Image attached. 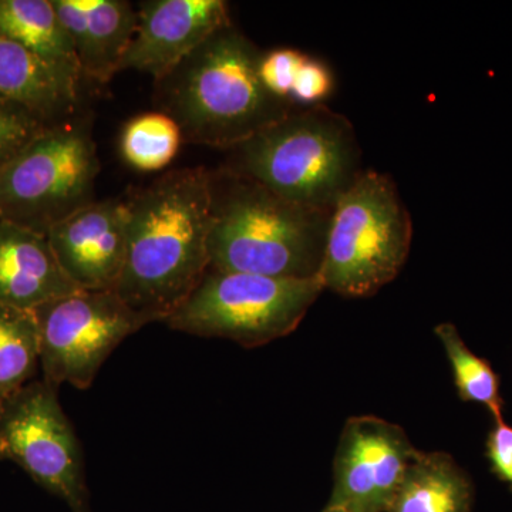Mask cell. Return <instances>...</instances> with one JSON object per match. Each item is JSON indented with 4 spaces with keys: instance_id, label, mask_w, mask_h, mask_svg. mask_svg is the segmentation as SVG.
I'll use <instances>...</instances> for the list:
<instances>
[{
    "instance_id": "1",
    "label": "cell",
    "mask_w": 512,
    "mask_h": 512,
    "mask_svg": "<svg viewBox=\"0 0 512 512\" xmlns=\"http://www.w3.org/2000/svg\"><path fill=\"white\" fill-rule=\"evenodd\" d=\"M126 201L127 255L116 292L151 323L165 322L210 269L211 171H168Z\"/></svg>"
},
{
    "instance_id": "2",
    "label": "cell",
    "mask_w": 512,
    "mask_h": 512,
    "mask_svg": "<svg viewBox=\"0 0 512 512\" xmlns=\"http://www.w3.org/2000/svg\"><path fill=\"white\" fill-rule=\"evenodd\" d=\"M261 55L234 23L225 26L154 83L158 111L178 124L184 143L224 151L245 143L298 107L266 90Z\"/></svg>"
},
{
    "instance_id": "3",
    "label": "cell",
    "mask_w": 512,
    "mask_h": 512,
    "mask_svg": "<svg viewBox=\"0 0 512 512\" xmlns=\"http://www.w3.org/2000/svg\"><path fill=\"white\" fill-rule=\"evenodd\" d=\"M330 212L285 200L228 168L211 171L210 268L319 278Z\"/></svg>"
},
{
    "instance_id": "4",
    "label": "cell",
    "mask_w": 512,
    "mask_h": 512,
    "mask_svg": "<svg viewBox=\"0 0 512 512\" xmlns=\"http://www.w3.org/2000/svg\"><path fill=\"white\" fill-rule=\"evenodd\" d=\"M227 153L228 170L315 210L332 211L363 171L355 127L323 104L296 107Z\"/></svg>"
},
{
    "instance_id": "5",
    "label": "cell",
    "mask_w": 512,
    "mask_h": 512,
    "mask_svg": "<svg viewBox=\"0 0 512 512\" xmlns=\"http://www.w3.org/2000/svg\"><path fill=\"white\" fill-rule=\"evenodd\" d=\"M412 239V217L393 178L363 170L330 212L323 288L345 298L376 295L402 271Z\"/></svg>"
},
{
    "instance_id": "6",
    "label": "cell",
    "mask_w": 512,
    "mask_h": 512,
    "mask_svg": "<svg viewBox=\"0 0 512 512\" xmlns=\"http://www.w3.org/2000/svg\"><path fill=\"white\" fill-rule=\"evenodd\" d=\"M100 168L89 119L47 127L0 168V221L47 235L96 201Z\"/></svg>"
},
{
    "instance_id": "7",
    "label": "cell",
    "mask_w": 512,
    "mask_h": 512,
    "mask_svg": "<svg viewBox=\"0 0 512 512\" xmlns=\"http://www.w3.org/2000/svg\"><path fill=\"white\" fill-rule=\"evenodd\" d=\"M323 291L319 278H271L210 268L164 323L188 335L259 348L298 329Z\"/></svg>"
},
{
    "instance_id": "8",
    "label": "cell",
    "mask_w": 512,
    "mask_h": 512,
    "mask_svg": "<svg viewBox=\"0 0 512 512\" xmlns=\"http://www.w3.org/2000/svg\"><path fill=\"white\" fill-rule=\"evenodd\" d=\"M45 382L89 389L100 367L128 336L150 325L116 291H76L33 311Z\"/></svg>"
},
{
    "instance_id": "9",
    "label": "cell",
    "mask_w": 512,
    "mask_h": 512,
    "mask_svg": "<svg viewBox=\"0 0 512 512\" xmlns=\"http://www.w3.org/2000/svg\"><path fill=\"white\" fill-rule=\"evenodd\" d=\"M0 458L18 464L73 512H90L82 447L57 389L30 382L0 406Z\"/></svg>"
},
{
    "instance_id": "10",
    "label": "cell",
    "mask_w": 512,
    "mask_h": 512,
    "mask_svg": "<svg viewBox=\"0 0 512 512\" xmlns=\"http://www.w3.org/2000/svg\"><path fill=\"white\" fill-rule=\"evenodd\" d=\"M417 451L397 424L375 416L350 417L336 448L326 507L386 512Z\"/></svg>"
},
{
    "instance_id": "11",
    "label": "cell",
    "mask_w": 512,
    "mask_h": 512,
    "mask_svg": "<svg viewBox=\"0 0 512 512\" xmlns=\"http://www.w3.org/2000/svg\"><path fill=\"white\" fill-rule=\"evenodd\" d=\"M224 0H148L137 12V29L120 64L153 77L173 72L208 37L231 25Z\"/></svg>"
},
{
    "instance_id": "12",
    "label": "cell",
    "mask_w": 512,
    "mask_h": 512,
    "mask_svg": "<svg viewBox=\"0 0 512 512\" xmlns=\"http://www.w3.org/2000/svg\"><path fill=\"white\" fill-rule=\"evenodd\" d=\"M126 200L93 201L47 232L67 278L80 291H116L127 255Z\"/></svg>"
},
{
    "instance_id": "13",
    "label": "cell",
    "mask_w": 512,
    "mask_h": 512,
    "mask_svg": "<svg viewBox=\"0 0 512 512\" xmlns=\"http://www.w3.org/2000/svg\"><path fill=\"white\" fill-rule=\"evenodd\" d=\"M80 291L64 274L46 235L0 221V303L33 312Z\"/></svg>"
},
{
    "instance_id": "14",
    "label": "cell",
    "mask_w": 512,
    "mask_h": 512,
    "mask_svg": "<svg viewBox=\"0 0 512 512\" xmlns=\"http://www.w3.org/2000/svg\"><path fill=\"white\" fill-rule=\"evenodd\" d=\"M79 80L0 33V100L19 104L49 126L72 120Z\"/></svg>"
},
{
    "instance_id": "15",
    "label": "cell",
    "mask_w": 512,
    "mask_h": 512,
    "mask_svg": "<svg viewBox=\"0 0 512 512\" xmlns=\"http://www.w3.org/2000/svg\"><path fill=\"white\" fill-rule=\"evenodd\" d=\"M474 485L450 454L417 451L386 512H471Z\"/></svg>"
},
{
    "instance_id": "16",
    "label": "cell",
    "mask_w": 512,
    "mask_h": 512,
    "mask_svg": "<svg viewBox=\"0 0 512 512\" xmlns=\"http://www.w3.org/2000/svg\"><path fill=\"white\" fill-rule=\"evenodd\" d=\"M0 33L82 82L76 50L52 0H0Z\"/></svg>"
},
{
    "instance_id": "17",
    "label": "cell",
    "mask_w": 512,
    "mask_h": 512,
    "mask_svg": "<svg viewBox=\"0 0 512 512\" xmlns=\"http://www.w3.org/2000/svg\"><path fill=\"white\" fill-rule=\"evenodd\" d=\"M86 13L87 43L79 57L83 79L109 83L137 29V12L124 0H77Z\"/></svg>"
},
{
    "instance_id": "18",
    "label": "cell",
    "mask_w": 512,
    "mask_h": 512,
    "mask_svg": "<svg viewBox=\"0 0 512 512\" xmlns=\"http://www.w3.org/2000/svg\"><path fill=\"white\" fill-rule=\"evenodd\" d=\"M39 365L35 315L0 303V406L30 383Z\"/></svg>"
},
{
    "instance_id": "19",
    "label": "cell",
    "mask_w": 512,
    "mask_h": 512,
    "mask_svg": "<svg viewBox=\"0 0 512 512\" xmlns=\"http://www.w3.org/2000/svg\"><path fill=\"white\" fill-rule=\"evenodd\" d=\"M434 333L446 350L458 397L463 402L481 404L491 413L494 421L503 420L504 400L500 392V377L493 366L468 349L453 323H440Z\"/></svg>"
},
{
    "instance_id": "20",
    "label": "cell",
    "mask_w": 512,
    "mask_h": 512,
    "mask_svg": "<svg viewBox=\"0 0 512 512\" xmlns=\"http://www.w3.org/2000/svg\"><path fill=\"white\" fill-rule=\"evenodd\" d=\"M184 143L180 127L170 116L153 111L128 121L121 134V154L131 167L158 171L167 167Z\"/></svg>"
},
{
    "instance_id": "21",
    "label": "cell",
    "mask_w": 512,
    "mask_h": 512,
    "mask_svg": "<svg viewBox=\"0 0 512 512\" xmlns=\"http://www.w3.org/2000/svg\"><path fill=\"white\" fill-rule=\"evenodd\" d=\"M49 124L19 104L0 100V168L18 156Z\"/></svg>"
},
{
    "instance_id": "22",
    "label": "cell",
    "mask_w": 512,
    "mask_h": 512,
    "mask_svg": "<svg viewBox=\"0 0 512 512\" xmlns=\"http://www.w3.org/2000/svg\"><path fill=\"white\" fill-rule=\"evenodd\" d=\"M305 59L302 52L288 47L262 52L259 77L266 90L279 99L291 101L293 84Z\"/></svg>"
},
{
    "instance_id": "23",
    "label": "cell",
    "mask_w": 512,
    "mask_h": 512,
    "mask_svg": "<svg viewBox=\"0 0 512 512\" xmlns=\"http://www.w3.org/2000/svg\"><path fill=\"white\" fill-rule=\"evenodd\" d=\"M335 90V77L328 64L306 56L291 93V101L298 107L319 106Z\"/></svg>"
},
{
    "instance_id": "24",
    "label": "cell",
    "mask_w": 512,
    "mask_h": 512,
    "mask_svg": "<svg viewBox=\"0 0 512 512\" xmlns=\"http://www.w3.org/2000/svg\"><path fill=\"white\" fill-rule=\"evenodd\" d=\"M485 456L494 476L512 491V426L504 419L494 421L485 441Z\"/></svg>"
},
{
    "instance_id": "25",
    "label": "cell",
    "mask_w": 512,
    "mask_h": 512,
    "mask_svg": "<svg viewBox=\"0 0 512 512\" xmlns=\"http://www.w3.org/2000/svg\"><path fill=\"white\" fill-rule=\"evenodd\" d=\"M322 512H343V511L338 510V508L325 507V510H323Z\"/></svg>"
}]
</instances>
